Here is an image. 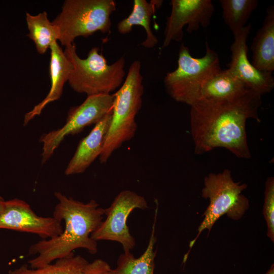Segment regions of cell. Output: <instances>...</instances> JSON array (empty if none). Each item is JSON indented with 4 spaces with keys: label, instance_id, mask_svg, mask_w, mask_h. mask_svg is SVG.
<instances>
[{
    "label": "cell",
    "instance_id": "6da1fadb",
    "mask_svg": "<svg viewBox=\"0 0 274 274\" xmlns=\"http://www.w3.org/2000/svg\"><path fill=\"white\" fill-rule=\"evenodd\" d=\"M261 97L250 89L233 100L199 99L190 106V132L195 154L224 148L238 158H250L246 122L250 118L260 121Z\"/></svg>",
    "mask_w": 274,
    "mask_h": 274
},
{
    "label": "cell",
    "instance_id": "7a4b0ae2",
    "mask_svg": "<svg viewBox=\"0 0 274 274\" xmlns=\"http://www.w3.org/2000/svg\"><path fill=\"white\" fill-rule=\"evenodd\" d=\"M58 200L53 217L64 222L61 234L55 237L41 239L32 244L29 255H37L28 260L32 268L51 263L66 257L77 249H84L91 254L97 252V242L91 235L103 220L104 209L94 199L84 203L67 197L60 192H55Z\"/></svg>",
    "mask_w": 274,
    "mask_h": 274
},
{
    "label": "cell",
    "instance_id": "3957f363",
    "mask_svg": "<svg viewBox=\"0 0 274 274\" xmlns=\"http://www.w3.org/2000/svg\"><path fill=\"white\" fill-rule=\"evenodd\" d=\"M141 69L140 61L132 62L123 84L113 94L111 122L99 156L101 163H106L114 151L132 139L135 134V116L141 109L144 92Z\"/></svg>",
    "mask_w": 274,
    "mask_h": 274
},
{
    "label": "cell",
    "instance_id": "277c9868",
    "mask_svg": "<svg viewBox=\"0 0 274 274\" xmlns=\"http://www.w3.org/2000/svg\"><path fill=\"white\" fill-rule=\"evenodd\" d=\"M94 47L89 51L86 58H80L74 44L66 46L63 51L72 65L68 82L76 92L87 96L111 94L118 90L125 78V59L121 56L111 64Z\"/></svg>",
    "mask_w": 274,
    "mask_h": 274
},
{
    "label": "cell",
    "instance_id": "5b68a950",
    "mask_svg": "<svg viewBox=\"0 0 274 274\" xmlns=\"http://www.w3.org/2000/svg\"><path fill=\"white\" fill-rule=\"evenodd\" d=\"M221 70L219 55L207 41L205 54L200 58L193 57L189 48L182 43L177 67L166 74L164 87L174 100L190 106L199 99L206 82Z\"/></svg>",
    "mask_w": 274,
    "mask_h": 274
},
{
    "label": "cell",
    "instance_id": "8992f818",
    "mask_svg": "<svg viewBox=\"0 0 274 274\" xmlns=\"http://www.w3.org/2000/svg\"><path fill=\"white\" fill-rule=\"evenodd\" d=\"M116 9L114 0H66L52 23L59 29L62 46L74 44L79 37H88L95 32L108 33L111 16Z\"/></svg>",
    "mask_w": 274,
    "mask_h": 274
},
{
    "label": "cell",
    "instance_id": "52a82bcc",
    "mask_svg": "<svg viewBox=\"0 0 274 274\" xmlns=\"http://www.w3.org/2000/svg\"><path fill=\"white\" fill-rule=\"evenodd\" d=\"M247 188V184L234 182L228 169L210 173L205 177L201 195L209 199L210 203L202 215L204 219L198 228L197 236L190 242V249L201 232L208 229L209 234L215 223L223 215L226 214L234 220L242 217L249 206L248 199L242 194Z\"/></svg>",
    "mask_w": 274,
    "mask_h": 274
},
{
    "label": "cell",
    "instance_id": "ba28073f",
    "mask_svg": "<svg viewBox=\"0 0 274 274\" xmlns=\"http://www.w3.org/2000/svg\"><path fill=\"white\" fill-rule=\"evenodd\" d=\"M113 101V94L100 93L87 96L80 105L70 109L62 127L41 136L39 141L43 144L42 163L52 156L66 136L79 133L85 127L95 124L112 114Z\"/></svg>",
    "mask_w": 274,
    "mask_h": 274
},
{
    "label": "cell",
    "instance_id": "9c48e42d",
    "mask_svg": "<svg viewBox=\"0 0 274 274\" xmlns=\"http://www.w3.org/2000/svg\"><path fill=\"white\" fill-rule=\"evenodd\" d=\"M148 208L144 197L131 190L121 191L110 206L104 209L106 218L93 232L91 237L96 242L104 240L118 242L124 252H130L134 247L135 242L127 225V218L134 209Z\"/></svg>",
    "mask_w": 274,
    "mask_h": 274
},
{
    "label": "cell",
    "instance_id": "30bf717a",
    "mask_svg": "<svg viewBox=\"0 0 274 274\" xmlns=\"http://www.w3.org/2000/svg\"><path fill=\"white\" fill-rule=\"evenodd\" d=\"M61 222L53 217L38 216L27 202L18 198L4 200L0 209V229L36 234L42 239L60 235Z\"/></svg>",
    "mask_w": 274,
    "mask_h": 274
},
{
    "label": "cell",
    "instance_id": "8fae6325",
    "mask_svg": "<svg viewBox=\"0 0 274 274\" xmlns=\"http://www.w3.org/2000/svg\"><path fill=\"white\" fill-rule=\"evenodd\" d=\"M170 5L172 10L166 19L162 48L173 41H182L186 25V31L190 33L201 27L209 26L215 11L211 0H172Z\"/></svg>",
    "mask_w": 274,
    "mask_h": 274
},
{
    "label": "cell",
    "instance_id": "7c38bea8",
    "mask_svg": "<svg viewBox=\"0 0 274 274\" xmlns=\"http://www.w3.org/2000/svg\"><path fill=\"white\" fill-rule=\"evenodd\" d=\"M251 28L249 23L233 36L234 41L230 46L231 60L228 69L248 88L262 96L272 90L274 78L272 73L256 68L248 58L247 41Z\"/></svg>",
    "mask_w": 274,
    "mask_h": 274
},
{
    "label": "cell",
    "instance_id": "4fadbf2b",
    "mask_svg": "<svg viewBox=\"0 0 274 274\" xmlns=\"http://www.w3.org/2000/svg\"><path fill=\"white\" fill-rule=\"evenodd\" d=\"M111 120V114L106 116L95 126L89 133L79 142L68 162L64 173L66 176L84 173L100 156Z\"/></svg>",
    "mask_w": 274,
    "mask_h": 274
},
{
    "label": "cell",
    "instance_id": "5bb4252c",
    "mask_svg": "<svg viewBox=\"0 0 274 274\" xmlns=\"http://www.w3.org/2000/svg\"><path fill=\"white\" fill-rule=\"evenodd\" d=\"M50 49L51 88L45 98L25 114L24 118V125H27L35 117L40 115L48 104L60 98L64 85L68 81L72 70L71 62L57 42L53 43Z\"/></svg>",
    "mask_w": 274,
    "mask_h": 274
},
{
    "label": "cell",
    "instance_id": "9a60e30c",
    "mask_svg": "<svg viewBox=\"0 0 274 274\" xmlns=\"http://www.w3.org/2000/svg\"><path fill=\"white\" fill-rule=\"evenodd\" d=\"M253 65L262 72L274 71V7L266 11L263 24L253 38L251 45Z\"/></svg>",
    "mask_w": 274,
    "mask_h": 274
},
{
    "label": "cell",
    "instance_id": "2e32d148",
    "mask_svg": "<svg viewBox=\"0 0 274 274\" xmlns=\"http://www.w3.org/2000/svg\"><path fill=\"white\" fill-rule=\"evenodd\" d=\"M162 3L163 1L161 0H151L150 2L146 0H134L129 15L117 24L118 31L125 35L132 31L133 26H141L146 32V38L140 45L146 48L155 47L158 40L151 28V19Z\"/></svg>",
    "mask_w": 274,
    "mask_h": 274
},
{
    "label": "cell",
    "instance_id": "e0dca14e",
    "mask_svg": "<svg viewBox=\"0 0 274 274\" xmlns=\"http://www.w3.org/2000/svg\"><path fill=\"white\" fill-rule=\"evenodd\" d=\"M249 90L244 83L228 68L221 70L206 82L198 100H231L242 96Z\"/></svg>",
    "mask_w": 274,
    "mask_h": 274
},
{
    "label": "cell",
    "instance_id": "ac0fdd59",
    "mask_svg": "<svg viewBox=\"0 0 274 274\" xmlns=\"http://www.w3.org/2000/svg\"><path fill=\"white\" fill-rule=\"evenodd\" d=\"M157 212L158 206L155 210L151 236L144 252L137 258L130 252H124L119 256L116 267L111 268L110 274H154L157 251L154 247L156 242L155 230Z\"/></svg>",
    "mask_w": 274,
    "mask_h": 274
},
{
    "label": "cell",
    "instance_id": "d6986e66",
    "mask_svg": "<svg viewBox=\"0 0 274 274\" xmlns=\"http://www.w3.org/2000/svg\"><path fill=\"white\" fill-rule=\"evenodd\" d=\"M26 21L29 30L27 36L33 41L39 53L44 54L53 43L59 40V29L49 21L46 11L36 15L27 12Z\"/></svg>",
    "mask_w": 274,
    "mask_h": 274
},
{
    "label": "cell",
    "instance_id": "ffe728a7",
    "mask_svg": "<svg viewBox=\"0 0 274 274\" xmlns=\"http://www.w3.org/2000/svg\"><path fill=\"white\" fill-rule=\"evenodd\" d=\"M88 262L80 255L74 253L55 260L44 266L32 268L25 263L14 269L9 271L8 274H83Z\"/></svg>",
    "mask_w": 274,
    "mask_h": 274
},
{
    "label": "cell",
    "instance_id": "44dd1931",
    "mask_svg": "<svg viewBox=\"0 0 274 274\" xmlns=\"http://www.w3.org/2000/svg\"><path fill=\"white\" fill-rule=\"evenodd\" d=\"M219 2L223 20L233 36L247 25L258 4L257 0H220Z\"/></svg>",
    "mask_w": 274,
    "mask_h": 274
},
{
    "label": "cell",
    "instance_id": "7402d4cb",
    "mask_svg": "<svg viewBox=\"0 0 274 274\" xmlns=\"http://www.w3.org/2000/svg\"><path fill=\"white\" fill-rule=\"evenodd\" d=\"M263 214L267 225V236L274 242V178L268 177L265 184Z\"/></svg>",
    "mask_w": 274,
    "mask_h": 274
},
{
    "label": "cell",
    "instance_id": "603a6c76",
    "mask_svg": "<svg viewBox=\"0 0 274 274\" xmlns=\"http://www.w3.org/2000/svg\"><path fill=\"white\" fill-rule=\"evenodd\" d=\"M109 264L101 259H96L86 265L83 274H110Z\"/></svg>",
    "mask_w": 274,
    "mask_h": 274
},
{
    "label": "cell",
    "instance_id": "cb8c5ba5",
    "mask_svg": "<svg viewBox=\"0 0 274 274\" xmlns=\"http://www.w3.org/2000/svg\"><path fill=\"white\" fill-rule=\"evenodd\" d=\"M265 274H274V264H272Z\"/></svg>",
    "mask_w": 274,
    "mask_h": 274
},
{
    "label": "cell",
    "instance_id": "d4e9b609",
    "mask_svg": "<svg viewBox=\"0 0 274 274\" xmlns=\"http://www.w3.org/2000/svg\"><path fill=\"white\" fill-rule=\"evenodd\" d=\"M4 200H5L1 196H0V209Z\"/></svg>",
    "mask_w": 274,
    "mask_h": 274
}]
</instances>
